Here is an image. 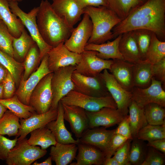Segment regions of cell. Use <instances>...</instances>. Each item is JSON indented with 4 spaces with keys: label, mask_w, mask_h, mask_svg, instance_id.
Returning <instances> with one entry per match:
<instances>
[{
    "label": "cell",
    "mask_w": 165,
    "mask_h": 165,
    "mask_svg": "<svg viewBox=\"0 0 165 165\" xmlns=\"http://www.w3.org/2000/svg\"><path fill=\"white\" fill-rule=\"evenodd\" d=\"M52 159L50 156L49 157L45 160L44 161L41 163H38L37 161H35L33 162V165H51Z\"/></svg>",
    "instance_id": "11a10c76"
},
{
    "label": "cell",
    "mask_w": 165,
    "mask_h": 165,
    "mask_svg": "<svg viewBox=\"0 0 165 165\" xmlns=\"http://www.w3.org/2000/svg\"><path fill=\"white\" fill-rule=\"evenodd\" d=\"M135 138L148 141L165 138V124L161 125L148 124L139 130Z\"/></svg>",
    "instance_id": "f35d334b"
},
{
    "label": "cell",
    "mask_w": 165,
    "mask_h": 165,
    "mask_svg": "<svg viewBox=\"0 0 165 165\" xmlns=\"http://www.w3.org/2000/svg\"><path fill=\"white\" fill-rule=\"evenodd\" d=\"M164 58H165V42L160 40L153 32L145 61L153 64Z\"/></svg>",
    "instance_id": "e575fe53"
},
{
    "label": "cell",
    "mask_w": 165,
    "mask_h": 165,
    "mask_svg": "<svg viewBox=\"0 0 165 165\" xmlns=\"http://www.w3.org/2000/svg\"><path fill=\"white\" fill-rule=\"evenodd\" d=\"M0 64L6 67L12 75L16 86L19 85L24 70L23 63L0 50Z\"/></svg>",
    "instance_id": "d590c367"
},
{
    "label": "cell",
    "mask_w": 165,
    "mask_h": 165,
    "mask_svg": "<svg viewBox=\"0 0 165 165\" xmlns=\"http://www.w3.org/2000/svg\"><path fill=\"white\" fill-rule=\"evenodd\" d=\"M75 90L86 95L97 97L111 96L100 74L95 77L84 76L74 72L72 75Z\"/></svg>",
    "instance_id": "ba28073f"
},
{
    "label": "cell",
    "mask_w": 165,
    "mask_h": 165,
    "mask_svg": "<svg viewBox=\"0 0 165 165\" xmlns=\"http://www.w3.org/2000/svg\"><path fill=\"white\" fill-rule=\"evenodd\" d=\"M152 78L165 84V58L158 62L152 64Z\"/></svg>",
    "instance_id": "c3c4849f"
},
{
    "label": "cell",
    "mask_w": 165,
    "mask_h": 165,
    "mask_svg": "<svg viewBox=\"0 0 165 165\" xmlns=\"http://www.w3.org/2000/svg\"><path fill=\"white\" fill-rule=\"evenodd\" d=\"M8 2L11 11L20 19L38 46L40 51V60L41 61L52 47L44 41L39 31L36 22L38 7H34L27 13L19 7L17 2Z\"/></svg>",
    "instance_id": "277c9868"
},
{
    "label": "cell",
    "mask_w": 165,
    "mask_h": 165,
    "mask_svg": "<svg viewBox=\"0 0 165 165\" xmlns=\"http://www.w3.org/2000/svg\"><path fill=\"white\" fill-rule=\"evenodd\" d=\"M148 147L146 155L141 165H164L165 159L164 155L151 147Z\"/></svg>",
    "instance_id": "7bdbcfd3"
},
{
    "label": "cell",
    "mask_w": 165,
    "mask_h": 165,
    "mask_svg": "<svg viewBox=\"0 0 165 165\" xmlns=\"http://www.w3.org/2000/svg\"><path fill=\"white\" fill-rule=\"evenodd\" d=\"M47 58V54L43 57L37 70L26 80L21 79L20 81L15 94L22 103L26 105H29L31 94L39 81L46 75L51 72L48 68Z\"/></svg>",
    "instance_id": "9a60e30c"
},
{
    "label": "cell",
    "mask_w": 165,
    "mask_h": 165,
    "mask_svg": "<svg viewBox=\"0 0 165 165\" xmlns=\"http://www.w3.org/2000/svg\"><path fill=\"white\" fill-rule=\"evenodd\" d=\"M75 66H69L59 68L53 72L51 81L53 99L51 108H57L61 98L74 89L72 75Z\"/></svg>",
    "instance_id": "52a82bcc"
},
{
    "label": "cell",
    "mask_w": 165,
    "mask_h": 165,
    "mask_svg": "<svg viewBox=\"0 0 165 165\" xmlns=\"http://www.w3.org/2000/svg\"><path fill=\"white\" fill-rule=\"evenodd\" d=\"M106 128L105 127L88 128L81 137L78 139L79 143L95 146L103 152L105 155L115 131V129L110 130Z\"/></svg>",
    "instance_id": "ffe728a7"
},
{
    "label": "cell",
    "mask_w": 165,
    "mask_h": 165,
    "mask_svg": "<svg viewBox=\"0 0 165 165\" xmlns=\"http://www.w3.org/2000/svg\"><path fill=\"white\" fill-rule=\"evenodd\" d=\"M51 7L55 13L71 26L80 20L83 9L76 0H52Z\"/></svg>",
    "instance_id": "d6986e66"
},
{
    "label": "cell",
    "mask_w": 165,
    "mask_h": 165,
    "mask_svg": "<svg viewBox=\"0 0 165 165\" xmlns=\"http://www.w3.org/2000/svg\"><path fill=\"white\" fill-rule=\"evenodd\" d=\"M152 64L145 61L134 64V86L145 88L151 84L152 78Z\"/></svg>",
    "instance_id": "83f0119b"
},
{
    "label": "cell",
    "mask_w": 165,
    "mask_h": 165,
    "mask_svg": "<svg viewBox=\"0 0 165 165\" xmlns=\"http://www.w3.org/2000/svg\"><path fill=\"white\" fill-rule=\"evenodd\" d=\"M132 140H127L116 150L113 155V157L119 165H130L129 162V152Z\"/></svg>",
    "instance_id": "ee69618b"
},
{
    "label": "cell",
    "mask_w": 165,
    "mask_h": 165,
    "mask_svg": "<svg viewBox=\"0 0 165 165\" xmlns=\"http://www.w3.org/2000/svg\"><path fill=\"white\" fill-rule=\"evenodd\" d=\"M148 124L161 125L165 124V107L155 103L148 104L143 107Z\"/></svg>",
    "instance_id": "8d00e7d4"
},
{
    "label": "cell",
    "mask_w": 165,
    "mask_h": 165,
    "mask_svg": "<svg viewBox=\"0 0 165 165\" xmlns=\"http://www.w3.org/2000/svg\"><path fill=\"white\" fill-rule=\"evenodd\" d=\"M162 83L153 78L150 85L145 88L134 87L132 91V99L143 108L150 103L157 104L165 107V92Z\"/></svg>",
    "instance_id": "8fae6325"
},
{
    "label": "cell",
    "mask_w": 165,
    "mask_h": 165,
    "mask_svg": "<svg viewBox=\"0 0 165 165\" xmlns=\"http://www.w3.org/2000/svg\"><path fill=\"white\" fill-rule=\"evenodd\" d=\"M113 60L109 71L117 82L127 91L131 92L134 88V64L123 59Z\"/></svg>",
    "instance_id": "44dd1931"
},
{
    "label": "cell",
    "mask_w": 165,
    "mask_h": 165,
    "mask_svg": "<svg viewBox=\"0 0 165 165\" xmlns=\"http://www.w3.org/2000/svg\"><path fill=\"white\" fill-rule=\"evenodd\" d=\"M25 138L17 141L9 152L5 160L8 165H30L45 155L46 150L29 144Z\"/></svg>",
    "instance_id": "8992f818"
},
{
    "label": "cell",
    "mask_w": 165,
    "mask_h": 165,
    "mask_svg": "<svg viewBox=\"0 0 165 165\" xmlns=\"http://www.w3.org/2000/svg\"><path fill=\"white\" fill-rule=\"evenodd\" d=\"M138 29L151 31L160 40H164L165 0H147L115 26L112 31L115 38Z\"/></svg>",
    "instance_id": "6da1fadb"
},
{
    "label": "cell",
    "mask_w": 165,
    "mask_h": 165,
    "mask_svg": "<svg viewBox=\"0 0 165 165\" xmlns=\"http://www.w3.org/2000/svg\"><path fill=\"white\" fill-rule=\"evenodd\" d=\"M78 152L75 159L76 162L71 165H101L105 159V153L94 146L81 143L77 145Z\"/></svg>",
    "instance_id": "603a6c76"
},
{
    "label": "cell",
    "mask_w": 165,
    "mask_h": 165,
    "mask_svg": "<svg viewBox=\"0 0 165 165\" xmlns=\"http://www.w3.org/2000/svg\"><path fill=\"white\" fill-rule=\"evenodd\" d=\"M77 150V145L75 144L57 142L51 147L50 155L56 165H67L75 159Z\"/></svg>",
    "instance_id": "d4e9b609"
},
{
    "label": "cell",
    "mask_w": 165,
    "mask_h": 165,
    "mask_svg": "<svg viewBox=\"0 0 165 165\" xmlns=\"http://www.w3.org/2000/svg\"><path fill=\"white\" fill-rule=\"evenodd\" d=\"M100 75L116 104L117 109L124 116L128 115V107L132 100L131 92L123 88L107 69L104 70Z\"/></svg>",
    "instance_id": "4fadbf2b"
},
{
    "label": "cell",
    "mask_w": 165,
    "mask_h": 165,
    "mask_svg": "<svg viewBox=\"0 0 165 165\" xmlns=\"http://www.w3.org/2000/svg\"><path fill=\"white\" fill-rule=\"evenodd\" d=\"M93 31L91 20L86 13H84L81 21L73 29L69 38L64 44L70 51L81 54L90 38Z\"/></svg>",
    "instance_id": "7c38bea8"
},
{
    "label": "cell",
    "mask_w": 165,
    "mask_h": 165,
    "mask_svg": "<svg viewBox=\"0 0 165 165\" xmlns=\"http://www.w3.org/2000/svg\"><path fill=\"white\" fill-rule=\"evenodd\" d=\"M92 23V35L87 43L100 44L114 38L112 29L122 20L108 7L88 6L83 9Z\"/></svg>",
    "instance_id": "3957f363"
},
{
    "label": "cell",
    "mask_w": 165,
    "mask_h": 165,
    "mask_svg": "<svg viewBox=\"0 0 165 165\" xmlns=\"http://www.w3.org/2000/svg\"><path fill=\"white\" fill-rule=\"evenodd\" d=\"M8 72L6 67L0 64V83L3 82Z\"/></svg>",
    "instance_id": "f5cc1de1"
},
{
    "label": "cell",
    "mask_w": 165,
    "mask_h": 165,
    "mask_svg": "<svg viewBox=\"0 0 165 165\" xmlns=\"http://www.w3.org/2000/svg\"><path fill=\"white\" fill-rule=\"evenodd\" d=\"M97 52L84 50L81 54L79 63L75 66L74 72L84 76L95 77L104 70H109L113 60H104L97 56Z\"/></svg>",
    "instance_id": "30bf717a"
},
{
    "label": "cell",
    "mask_w": 165,
    "mask_h": 165,
    "mask_svg": "<svg viewBox=\"0 0 165 165\" xmlns=\"http://www.w3.org/2000/svg\"><path fill=\"white\" fill-rule=\"evenodd\" d=\"M35 43L33 39L24 28L19 37H13V38L12 46L13 58L18 61H24L29 50Z\"/></svg>",
    "instance_id": "1f68e13d"
},
{
    "label": "cell",
    "mask_w": 165,
    "mask_h": 165,
    "mask_svg": "<svg viewBox=\"0 0 165 165\" xmlns=\"http://www.w3.org/2000/svg\"><path fill=\"white\" fill-rule=\"evenodd\" d=\"M0 19L6 25L10 33L14 38L19 37L25 28L20 19L11 11L7 0H0Z\"/></svg>",
    "instance_id": "484cf974"
},
{
    "label": "cell",
    "mask_w": 165,
    "mask_h": 165,
    "mask_svg": "<svg viewBox=\"0 0 165 165\" xmlns=\"http://www.w3.org/2000/svg\"><path fill=\"white\" fill-rule=\"evenodd\" d=\"M108 7L122 20L147 0H107Z\"/></svg>",
    "instance_id": "4dcf8cb0"
},
{
    "label": "cell",
    "mask_w": 165,
    "mask_h": 165,
    "mask_svg": "<svg viewBox=\"0 0 165 165\" xmlns=\"http://www.w3.org/2000/svg\"><path fill=\"white\" fill-rule=\"evenodd\" d=\"M146 145L160 151L163 154L165 153V138L148 141Z\"/></svg>",
    "instance_id": "816d5d0a"
},
{
    "label": "cell",
    "mask_w": 165,
    "mask_h": 165,
    "mask_svg": "<svg viewBox=\"0 0 165 165\" xmlns=\"http://www.w3.org/2000/svg\"><path fill=\"white\" fill-rule=\"evenodd\" d=\"M121 35H119L113 41L108 40L106 43L100 44L87 43L85 50L96 51L97 52V56L104 60L123 59L118 49L119 43Z\"/></svg>",
    "instance_id": "4316f807"
},
{
    "label": "cell",
    "mask_w": 165,
    "mask_h": 165,
    "mask_svg": "<svg viewBox=\"0 0 165 165\" xmlns=\"http://www.w3.org/2000/svg\"><path fill=\"white\" fill-rule=\"evenodd\" d=\"M20 126L19 118L7 109L0 118V134L16 136Z\"/></svg>",
    "instance_id": "836d02e7"
},
{
    "label": "cell",
    "mask_w": 165,
    "mask_h": 165,
    "mask_svg": "<svg viewBox=\"0 0 165 165\" xmlns=\"http://www.w3.org/2000/svg\"><path fill=\"white\" fill-rule=\"evenodd\" d=\"M89 120L88 128L103 126L106 128L118 124L124 119L117 108L104 107L94 112L86 111Z\"/></svg>",
    "instance_id": "e0dca14e"
},
{
    "label": "cell",
    "mask_w": 165,
    "mask_h": 165,
    "mask_svg": "<svg viewBox=\"0 0 165 165\" xmlns=\"http://www.w3.org/2000/svg\"><path fill=\"white\" fill-rule=\"evenodd\" d=\"M118 124V127L115 129L114 134L121 135L132 140L133 138L131 134L128 115L125 116Z\"/></svg>",
    "instance_id": "681fc988"
},
{
    "label": "cell",
    "mask_w": 165,
    "mask_h": 165,
    "mask_svg": "<svg viewBox=\"0 0 165 165\" xmlns=\"http://www.w3.org/2000/svg\"><path fill=\"white\" fill-rule=\"evenodd\" d=\"M129 139L121 135L114 134L105 154V159L112 157L116 150Z\"/></svg>",
    "instance_id": "bcb514c9"
},
{
    "label": "cell",
    "mask_w": 165,
    "mask_h": 165,
    "mask_svg": "<svg viewBox=\"0 0 165 165\" xmlns=\"http://www.w3.org/2000/svg\"><path fill=\"white\" fill-rule=\"evenodd\" d=\"M8 1H13L14 2H20L22 1L23 0H7Z\"/></svg>",
    "instance_id": "680465c9"
},
{
    "label": "cell",
    "mask_w": 165,
    "mask_h": 165,
    "mask_svg": "<svg viewBox=\"0 0 165 165\" xmlns=\"http://www.w3.org/2000/svg\"><path fill=\"white\" fill-rule=\"evenodd\" d=\"M48 68L51 72L69 66H76L79 62L81 54L69 50L61 43L51 48L47 53Z\"/></svg>",
    "instance_id": "5bb4252c"
},
{
    "label": "cell",
    "mask_w": 165,
    "mask_h": 165,
    "mask_svg": "<svg viewBox=\"0 0 165 165\" xmlns=\"http://www.w3.org/2000/svg\"><path fill=\"white\" fill-rule=\"evenodd\" d=\"M57 109V119L50 122L46 127L51 131L57 143L62 144L74 143L77 145L79 143V139L75 140L73 138L71 134L65 127L63 106L60 101L59 102Z\"/></svg>",
    "instance_id": "7402d4cb"
},
{
    "label": "cell",
    "mask_w": 165,
    "mask_h": 165,
    "mask_svg": "<svg viewBox=\"0 0 165 165\" xmlns=\"http://www.w3.org/2000/svg\"><path fill=\"white\" fill-rule=\"evenodd\" d=\"M133 31L141 59L142 61H145L153 32L151 31L145 29H136Z\"/></svg>",
    "instance_id": "60d3db41"
},
{
    "label": "cell",
    "mask_w": 165,
    "mask_h": 165,
    "mask_svg": "<svg viewBox=\"0 0 165 165\" xmlns=\"http://www.w3.org/2000/svg\"><path fill=\"white\" fill-rule=\"evenodd\" d=\"M104 165H119L116 160L113 156L105 159Z\"/></svg>",
    "instance_id": "db71d44e"
},
{
    "label": "cell",
    "mask_w": 165,
    "mask_h": 165,
    "mask_svg": "<svg viewBox=\"0 0 165 165\" xmlns=\"http://www.w3.org/2000/svg\"><path fill=\"white\" fill-rule=\"evenodd\" d=\"M17 138L10 139L0 134V160H5L10 150L15 145Z\"/></svg>",
    "instance_id": "f6af8a7d"
},
{
    "label": "cell",
    "mask_w": 165,
    "mask_h": 165,
    "mask_svg": "<svg viewBox=\"0 0 165 165\" xmlns=\"http://www.w3.org/2000/svg\"><path fill=\"white\" fill-rule=\"evenodd\" d=\"M13 37L6 25L0 19V50L13 57L14 53L12 42Z\"/></svg>",
    "instance_id": "b9f144b4"
},
{
    "label": "cell",
    "mask_w": 165,
    "mask_h": 165,
    "mask_svg": "<svg viewBox=\"0 0 165 165\" xmlns=\"http://www.w3.org/2000/svg\"><path fill=\"white\" fill-rule=\"evenodd\" d=\"M62 104L64 120L68 122L72 132L79 139L88 128L89 120L86 110L79 106Z\"/></svg>",
    "instance_id": "ac0fdd59"
},
{
    "label": "cell",
    "mask_w": 165,
    "mask_h": 165,
    "mask_svg": "<svg viewBox=\"0 0 165 165\" xmlns=\"http://www.w3.org/2000/svg\"><path fill=\"white\" fill-rule=\"evenodd\" d=\"M0 103L16 115L20 119L28 118L35 112L31 106L23 104L16 94L9 98L0 99Z\"/></svg>",
    "instance_id": "d6a6232c"
},
{
    "label": "cell",
    "mask_w": 165,
    "mask_h": 165,
    "mask_svg": "<svg viewBox=\"0 0 165 165\" xmlns=\"http://www.w3.org/2000/svg\"><path fill=\"white\" fill-rule=\"evenodd\" d=\"M60 101L63 104L79 106L89 112L97 111L104 107L117 108L116 104L111 96L94 97L74 90L61 98Z\"/></svg>",
    "instance_id": "5b68a950"
},
{
    "label": "cell",
    "mask_w": 165,
    "mask_h": 165,
    "mask_svg": "<svg viewBox=\"0 0 165 165\" xmlns=\"http://www.w3.org/2000/svg\"><path fill=\"white\" fill-rule=\"evenodd\" d=\"M3 87L2 83H0V99H3Z\"/></svg>",
    "instance_id": "6f0895ef"
},
{
    "label": "cell",
    "mask_w": 165,
    "mask_h": 165,
    "mask_svg": "<svg viewBox=\"0 0 165 165\" xmlns=\"http://www.w3.org/2000/svg\"><path fill=\"white\" fill-rule=\"evenodd\" d=\"M82 8L88 6L98 7L104 6L108 7L107 0H76Z\"/></svg>",
    "instance_id": "f907efd6"
},
{
    "label": "cell",
    "mask_w": 165,
    "mask_h": 165,
    "mask_svg": "<svg viewBox=\"0 0 165 165\" xmlns=\"http://www.w3.org/2000/svg\"><path fill=\"white\" fill-rule=\"evenodd\" d=\"M129 119L133 138L136 137L138 132L148 123L143 108L138 105L132 100L128 107Z\"/></svg>",
    "instance_id": "f546056e"
},
{
    "label": "cell",
    "mask_w": 165,
    "mask_h": 165,
    "mask_svg": "<svg viewBox=\"0 0 165 165\" xmlns=\"http://www.w3.org/2000/svg\"><path fill=\"white\" fill-rule=\"evenodd\" d=\"M53 72L44 77L39 81L32 92L29 105L38 114L44 113L51 108L53 94L51 81Z\"/></svg>",
    "instance_id": "9c48e42d"
},
{
    "label": "cell",
    "mask_w": 165,
    "mask_h": 165,
    "mask_svg": "<svg viewBox=\"0 0 165 165\" xmlns=\"http://www.w3.org/2000/svg\"><path fill=\"white\" fill-rule=\"evenodd\" d=\"M130 144L129 152V162L134 165H141L147 152V146L142 140L134 138Z\"/></svg>",
    "instance_id": "74e56055"
},
{
    "label": "cell",
    "mask_w": 165,
    "mask_h": 165,
    "mask_svg": "<svg viewBox=\"0 0 165 165\" xmlns=\"http://www.w3.org/2000/svg\"><path fill=\"white\" fill-rule=\"evenodd\" d=\"M28 143L33 146L39 145L42 150H46L50 146L57 143L51 131L46 127L38 128L31 131Z\"/></svg>",
    "instance_id": "f1b7e54d"
},
{
    "label": "cell",
    "mask_w": 165,
    "mask_h": 165,
    "mask_svg": "<svg viewBox=\"0 0 165 165\" xmlns=\"http://www.w3.org/2000/svg\"><path fill=\"white\" fill-rule=\"evenodd\" d=\"M7 110L6 108L0 103V118Z\"/></svg>",
    "instance_id": "9f6ffc18"
},
{
    "label": "cell",
    "mask_w": 165,
    "mask_h": 165,
    "mask_svg": "<svg viewBox=\"0 0 165 165\" xmlns=\"http://www.w3.org/2000/svg\"><path fill=\"white\" fill-rule=\"evenodd\" d=\"M58 109L51 108L47 112L42 114L36 112L29 117L20 119V127L16 137L17 140L25 138L32 130L46 127L50 121L55 120L57 117Z\"/></svg>",
    "instance_id": "2e32d148"
},
{
    "label": "cell",
    "mask_w": 165,
    "mask_h": 165,
    "mask_svg": "<svg viewBox=\"0 0 165 165\" xmlns=\"http://www.w3.org/2000/svg\"><path fill=\"white\" fill-rule=\"evenodd\" d=\"M40 51L36 43L31 47L23 63L24 73L21 79L26 80L33 72L35 68L40 62Z\"/></svg>",
    "instance_id": "ab89813d"
},
{
    "label": "cell",
    "mask_w": 165,
    "mask_h": 165,
    "mask_svg": "<svg viewBox=\"0 0 165 165\" xmlns=\"http://www.w3.org/2000/svg\"><path fill=\"white\" fill-rule=\"evenodd\" d=\"M38 29L44 41L52 48L64 43L74 28L59 16L47 0H42L36 17Z\"/></svg>",
    "instance_id": "7a4b0ae2"
},
{
    "label": "cell",
    "mask_w": 165,
    "mask_h": 165,
    "mask_svg": "<svg viewBox=\"0 0 165 165\" xmlns=\"http://www.w3.org/2000/svg\"><path fill=\"white\" fill-rule=\"evenodd\" d=\"M2 83L3 99H8L13 96L15 91L16 85L14 78L9 72Z\"/></svg>",
    "instance_id": "7dc6e473"
},
{
    "label": "cell",
    "mask_w": 165,
    "mask_h": 165,
    "mask_svg": "<svg viewBox=\"0 0 165 165\" xmlns=\"http://www.w3.org/2000/svg\"><path fill=\"white\" fill-rule=\"evenodd\" d=\"M118 49L125 61L134 64L142 61L133 31L122 34Z\"/></svg>",
    "instance_id": "cb8c5ba5"
}]
</instances>
